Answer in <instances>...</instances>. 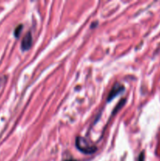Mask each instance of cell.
<instances>
[{
	"instance_id": "52a82bcc",
	"label": "cell",
	"mask_w": 160,
	"mask_h": 161,
	"mask_svg": "<svg viewBox=\"0 0 160 161\" xmlns=\"http://www.w3.org/2000/svg\"><path fill=\"white\" fill-rule=\"evenodd\" d=\"M64 161H78V160L74 159H66V160H64Z\"/></svg>"
},
{
	"instance_id": "6da1fadb",
	"label": "cell",
	"mask_w": 160,
	"mask_h": 161,
	"mask_svg": "<svg viewBox=\"0 0 160 161\" xmlns=\"http://www.w3.org/2000/svg\"><path fill=\"white\" fill-rule=\"evenodd\" d=\"M75 146L80 152L85 154H93L97 150V146L90 144L89 141L83 137L76 138Z\"/></svg>"
},
{
	"instance_id": "7a4b0ae2",
	"label": "cell",
	"mask_w": 160,
	"mask_h": 161,
	"mask_svg": "<svg viewBox=\"0 0 160 161\" xmlns=\"http://www.w3.org/2000/svg\"><path fill=\"white\" fill-rule=\"evenodd\" d=\"M125 88L124 86H123L121 83H116L111 88V91L108 94V98H107V101L110 102L111 100H113L115 98H116L118 95H119L120 94H122L124 91Z\"/></svg>"
},
{
	"instance_id": "5b68a950",
	"label": "cell",
	"mask_w": 160,
	"mask_h": 161,
	"mask_svg": "<svg viewBox=\"0 0 160 161\" xmlns=\"http://www.w3.org/2000/svg\"><path fill=\"white\" fill-rule=\"evenodd\" d=\"M22 29H23V25H22V24H19V25L15 28V30H14V35H15V37L18 38V37L20 36Z\"/></svg>"
},
{
	"instance_id": "3957f363",
	"label": "cell",
	"mask_w": 160,
	"mask_h": 161,
	"mask_svg": "<svg viewBox=\"0 0 160 161\" xmlns=\"http://www.w3.org/2000/svg\"><path fill=\"white\" fill-rule=\"evenodd\" d=\"M32 42H33L32 34L29 31L28 32H27L25 34V35L24 36L22 41H21V50L24 51L28 50L32 45Z\"/></svg>"
},
{
	"instance_id": "8992f818",
	"label": "cell",
	"mask_w": 160,
	"mask_h": 161,
	"mask_svg": "<svg viewBox=\"0 0 160 161\" xmlns=\"http://www.w3.org/2000/svg\"><path fill=\"white\" fill-rule=\"evenodd\" d=\"M137 161H144V152H141L139 157H138V160Z\"/></svg>"
},
{
	"instance_id": "277c9868",
	"label": "cell",
	"mask_w": 160,
	"mask_h": 161,
	"mask_svg": "<svg viewBox=\"0 0 160 161\" xmlns=\"http://www.w3.org/2000/svg\"><path fill=\"white\" fill-rule=\"evenodd\" d=\"M126 99H122L121 101H120L118 102V105L115 106V108H114V110H113V112H112L113 115H115L117 112H118L120 109H121L122 107L124 106V105L126 104Z\"/></svg>"
}]
</instances>
